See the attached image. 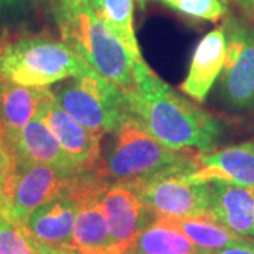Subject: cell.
Returning <instances> with one entry per match:
<instances>
[{
	"label": "cell",
	"instance_id": "6da1fadb",
	"mask_svg": "<svg viewBox=\"0 0 254 254\" xmlns=\"http://www.w3.org/2000/svg\"><path fill=\"white\" fill-rule=\"evenodd\" d=\"M123 93L130 118L160 143L200 153L216 148L222 136L220 123L177 93L145 61L134 64V86Z\"/></svg>",
	"mask_w": 254,
	"mask_h": 254
},
{
	"label": "cell",
	"instance_id": "7a4b0ae2",
	"mask_svg": "<svg viewBox=\"0 0 254 254\" xmlns=\"http://www.w3.org/2000/svg\"><path fill=\"white\" fill-rule=\"evenodd\" d=\"M61 40L100 76L123 92L134 86V61L126 47L86 1L53 9Z\"/></svg>",
	"mask_w": 254,
	"mask_h": 254
},
{
	"label": "cell",
	"instance_id": "3957f363",
	"mask_svg": "<svg viewBox=\"0 0 254 254\" xmlns=\"http://www.w3.org/2000/svg\"><path fill=\"white\" fill-rule=\"evenodd\" d=\"M196 154L190 148H171L145 133L128 118L113 133V143L100 157L95 171L110 182H133L170 171H195Z\"/></svg>",
	"mask_w": 254,
	"mask_h": 254
},
{
	"label": "cell",
	"instance_id": "277c9868",
	"mask_svg": "<svg viewBox=\"0 0 254 254\" xmlns=\"http://www.w3.org/2000/svg\"><path fill=\"white\" fill-rule=\"evenodd\" d=\"M93 71L64 40L46 33L6 40L0 47V79L23 86L50 88Z\"/></svg>",
	"mask_w": 254,
	"mask_h": 254
},
{
	"label": "cell",
	"instance_id": "5b68a950",
	"mask_svg": "<svg viewBox=\"0 0 254 254\" xmlns=\"http://www.w3.org/2000/svg\"><path fill=\"white\" fill-rule=\"evenodd\" d=\"M51 91L73 120L102 136L113 134L130 118L123 91L95 71L58 82Z\"/></svg>",
	"mask_w": 254,
	"mask_h": 254
},
{
	"label": "cell",
	"instance_id": "8992f818",
	"mask_svg": "<svg viewBox=\"0 0 254 254\" xmlns=\"http://www.w3.org/2000/svg\"><path fill=\"white\" fill-rule=\"evenodd\" d=\"M81 173L14 158L13 173L0 198V209L23 225L38 206L69 195Z\"/></svg>",
	"mask_w": 254,
	"mask_h": 254
},
{
	"label": "cell",
	"instance_id": "52a82bcc",
	"mask_svg": "<svg viewBox=\"0 0 254 254\" xmlns=\"http://www.w3.org/2000/svg\"><path fill=\"white\" fill-rule=\"evenodd\" d=\"M170 171L151 178L127 182L145 208L160 216L200 218L209 213V184L187 181L184 174Z\"/></svg>",
	"mask_w": 254,
	"mask_h": 254
},
{
	"label": "cell",
	"instance_id": "ba28073f",
	"mask_svg": "<svg viewBox=\"0 0 254 254\" xmlns=\"http://www.w3.org/2000/svg\"><path fill=\"white\" fill-rule=\"evenodd\" d=\"M223 26L227 51L219 81L220 98L230 109H252L254 106V28L235 18H229Z\"/></svg>",
	"mask_w": 254,
	"mask_h": 254
},
{
	"label": "cell",
	"instance_id": "9c48e42d",
	"mask_svg": "<svg viewBox=\"0 0 254 254\" xmlns=\"http://www.w3.org/2000/svg\"><path fill=\"white\" fill-rule=\"evenodd\" d=\"M108 182L95 170L83 171L69 192L76 205L73 246L82 254H110L109 225L100 205Z\"/></svg>",
	"mask_w": 254,
	"mask_h": 254
},
{
	"label": "cell",
	"instance_id": "30bf717a",
	"mask_svg": "<svg viewBox=\"0 0 254 254\" xmlns=\"http://www.w3.org/2000/svg\"><path fill=\"white\" fill-rule=\"evenodd\" d=\"M110 232V254H125L140 232L153 220L154 212L147 209L127 182H108L100 196Z\"/></svg>",
	"mask_w": 254,
	"mask_h": 254
},
{
	"label": "cell",
	"instance_id": "8fae6325",
	"mask_svg": "<svg viewBox=\"0 0 254 254\" xmlns=\"http://www.w3.org/2000/svg\"><path fill=\"white\" fill-rule=\"evenodd\" d=\"M40 113L75 168L79 171L95 170L102 157L103 136L73 120L55 102L53 95L41 106Z\"/></svg>",
	"mask_w": 254,
	"mask_h": 254
},
{
	"label": "cell",
	"instance_id": "7c38bea8",
	"mask_svg": "<svg viewBox=\"0 0 254 254\" xmlns=\"http://www.w3.org/2000/svg\"><path fill=\"white\" fill-rule=\"evenodd\" d=\"M198 168L184 174L187 181L208 184L225 181L254 190V143L247 141L196 154Z\"/></svg>",
	"mask_w": 254,
	"mask_h": 254
},
{
	"label": "cell",
	"instance_id": "4fadbf2b",
	"mask_svg": "<svg viewBox=\"0 0 254 254\" xmlns=\"http://www.w3.org/2000/svg\"><path fill=\"white\" fill-rule=\"evenodd\" d=\"M227 51L225 26L209 31L200 38L190 58V69L181 83V91L198 103L208 98L215 81L223 69Z\"/></svg>",
	"mask_w": 254,
	"mask_h": 254
},
{
	"label": "cell",
	"instance_id": "5bb4252c",
	"mask_svg": "<svg viewBox=\"0 0 254 254\" xmlns=\"http://www.w3.org/2000/svg\"><path fill=\"white\" fill-rule=\"evenodd\" d=\"M76 205L71 195L48 200L30 215L23 223L31 242L50 249H68L73 246V222Z\"/></svg>",
	"mask_w": 254,
	"mask_h": 254
},
{
	"label": "cell",
	"instance_id": "9a60e30c",
	"mask_svg": "<svg viewBox=\"0 0 254 254\" xmlns=\"http://www.w3.org/2000/svg\"><path fill=\"white\" fill-rule=\"evenodd\" d=\"M209 184L208 218L233 233L254 239V190L225 181Z\"/></svg>",
	"mask_w": 254,
	"mask_h": 254
},
{
	"label": "cell",
	"instance_id": "2e32d148",
	"mask_svg": "<svg viewBox=\"0 0 254 254\" xmlns=\"http://www.w3.org/2000/svg\"><path fill=\"white\" fill-rule=\"evenodd\" d=\"M14 158L31 163L47 164L66 171H79L75 168L69 157L64 151L50 127L41 118L38 110L34 118L28 122L14 141L10 143Z\"/></svg>",
	"mask_w": 254,
	"mask_h": 254
},
{
	"label": "cell",
	"instance_id": "e0dca14e",
	"mask_svg": "<svg viewBox=\"0 0 254 254\" xmlns=\"http://www.w3.org/2000/svg\"><path fill=\"white\" fill-rule=\"evenodd\" d=\"M51 95V86L33 88L0 79V125L10 143L16 140Z\"/></svg>",
	"mask_w": 254,
	"mask_h": 254
},
{
	"label": "cell",
	"instance_id": "ac0fdd59",
	"mask_svg": "<svg viewBox=\"0 0 254 254\" xmlns=\"http://www.w3.org/2000/svg\"><path fill=\"white\" fill-rule=\"evenodd\" d=\"M154 222L178 230L196 247L206 252H216L225 247L239 245L249 237L233 233L218 222L206 216L200 218H168L155 215Z\"/></svg>",
	"mask_w": 254,
	"mask_h": 254
},
{
	"label": "cell",
	"instance_id": "d6986e66",
	"mask_svg": "<svg viewBox=\"0 0 254 254\" xmlns=\"http://www.w3.org/2000/svg\"><path fill=\"white\" fill-rule=\"evenodd\" d=\"M173 227L157 222L143 229L125 254H210Z\"/></svg>",
	"mask_w": 254,
	"mask_h": 254
},
{
	"label": "cell",
	"instance_id": "ffe728a7",
	"mask_svg": "<svg viewBox=\"0 0 254 254\" xmlns=\"http://www.w3.org/2000/svg\"><path fill=\"white\" fill-rule=\"evenodd\" d=\"M96 11L126 47L134 64L144 63L134 30V0H100Z\"/></svg>",
	"mask_w": 254,
	"mask_h": 254
},
{
	"label": "cell",
	"instance_id": "44dd1931",
	"mask_svg": "<svg viewBox=\"0 0 254 254\" xmlns=\"http://www.w3.org/2000/svg\"><path fill=\"white\" fill-rule=\"evenodd\" d=\"M0 254H37L21 223L0 209Z\"/></svg>",
	"mask_w": 254,
	"mask_h": 254
},
{
	"label": "cell",
	"instance_id": "7402d4cb",
	"mask_svg": "<svg viewBox=\"0 0 254 254\" xmlns=\"http://www.w3.org/2000/svg\"><path fill=\"white\" fill-rule=\"evenodd\" d=\"M182 16L205 21H218L226 14V0H157Z\"/></svg>",
	"mask_w": 254,
	"mask_h": 254
},
{
	"label": "cell",
	"instance_id": "603a6c76",
	"mask_svg": "<svg viewBox=\"0 0 254 254\" xmlns=\"http://www.w3.org/2000/svg\"><path fill=\"white\" fill-rule=\"evenodd\" d=\"M14 168V153L3 127L0 125V198Z\"/></svg>",
	"mask_w": 254,
	"mask_h": 254
},
{
	"label": "cell",
	"instance_id": "cb8c5ba5",
	"mask_svg": "<svg viewBox=\"0 0 254 254\" xmlns=\"http://www.w3.org/2000/svg\"><path fill=\"white\" fill-rule=\"evenodd\" d=\"M210 254H254V239L249 237L239 245L225 247L216 252H212Z\"/></svg>",
	"mask_w": 254,
	"mask_h": 254
},
{
	"label": "cell",
	"instance_id": "d4e9b609",
	"mask_svg": "<svg viewBox=\"0 0 254 254\" xmlns=\"http://www.w3.org/2000/svg\"><path fill=\"white\" fill-rule=\"evenodd\" d=\"M34 246V250L37 254H82L78 249L75 247H68V249H50V247H43V246Z\"/></svg>",
	"mask_w": 254,
	"mask_h": 254
},
{
	"label": "cell",
	"instance_id": "484cf974",
	"mask_svg": "<svg viewBox=\"0 0 254 254\" xmlns=\"http://www.w3.org/2000/svg\"><path fill=\"white\" fill-rule=\"evenodd\" d=\"M78 1H86V3H89V4H92L96 9L100 0H51V9L63 7V6H69V4L78 3Z\"/></svg>",
	"mask_w": 254,
	"mask_h": 254
},
{
	"label": "cell",
	"instance_id": "4316f807",
	"mask_svg": "<svg viewBox=\"0 0 254 254\" xmlns=\"http://www.w3.org/2000/svg\"><path fill=\"white\" fill-rule=\"evenodd\" d=\"M34 0H0V9H16L26 6Z\"/></svg>",
	"mask_w": 254,
	"mask_h": 254
},
{
	"label": "cell",
	"instance_id": "83f0119b",
	"mask_svg": "<svg viewBox=\"0 0 254 254\" xmlns=\"http://www.w3.org/2000/svg\"><path fill=\"white\" fill-rule=\"evenodd\" d=\"M233 1L243 13L249 16H254V0H233Z\"/></svg>",
	"mask_w": 254,
	"mask_h": 254
},
{
	"label": "cell",
	"instance_id": "f1b7e54d",
	"mask_svg": "<svg viewBox=\"0 0 254 254\" xmlns=\"http://www.w3.org/2000/svg\"><path fill=\"white\" fill-rule=\"evenodd\" d=\"M1 43H3V40H1V38H0V47H1Z\"/></svg>",
	"mask_w": 254,
	"mask_h": 254
}]
</instances>
